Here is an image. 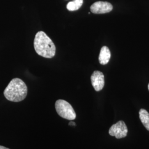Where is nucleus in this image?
Masks as SVG:
<instances>
[{
    "label": "nucleus",
    "mask_w": 149,
    "mask_h": 149,
    "mask_svg": "<svg viewBox=\"0 0 149 149\" xmlns=\"http://www.w3.org/2000/svg\"><path fill=\"white\" fill-rule=\"evenodd\" d=\"M83 4V0H74L69 2L67 5V9L70 11L78 10Z\"/></svg>",
    "instance_id": "nucleus-9"
},
{
    "label": "nucleus",
    "mask_w": 149,
    "mask_h": 149,
    "mask_svg": "<svg viewBox=\"0 0 149 149\" xmlns=\"http://www.w3.org/2000/svg\"><path fill=\"white\" fill-rule=\"evenodd\" d=\"M148 90H149V85H148Z\"/></svg>",
    "instance_id": "nucleus-12"
},
{
    "label": "nucleus",
    "mask_w": 149,
    "mask_h": 149,
    "mask_svg": "<svg viewBox=\"0 0 149 149\" xmlns=\"http://www.w3.org/2000/svg\"><path fill=\"white\" fill-rule=\"evenodd\" d=\"M27 92L26 84L21 79L15 78L11 80L4 91L3 94L8 101L18 102L26 98Z\"/></svg>",
    "instance_id": "nucleus-2"
},
{
    "label": "nucleus",
    "mask_w": 149,
    "mask_h": 149,
    "mask_svg": "<svg viewBox=\"0 0 149 149\" xmlns=\"http://www.w3.org/2000/svg\"><path fill=\"white\" fill-rule=\"evenodd\" d=\"M70 125H75V123L74 122H70L69 123Z\"/></svg>",
    "instance_id": "nucleus-11"
},
{
    "label": "nucleus",
    "mask_w": 149,
    "mask_h": 149,
    "mask_svg": "<svg viewBox=\"0 0 149 149\" xmlns=\"http://www.w3.org/2000/svg\"><path fill=\"white\" fill-rule=\"evenodd\" d=\"M34 47L36 53L45 58H52L56 53V47L53 41L43 31H39L36 34Z\"/></svg>",
    "instance_id": "nucleus-1"
},
{
    "label": "nucleus",
    "mask_w": 149,
    "mask_h": 149,
    "mask_svg": "<svg viewBox=\"0 0 149 149\" xmlns=\"http://www.w3.org/2000/svg\"><path fill=\"white\" fill-rule=\"evenodd\" d=\"M139 117L145 128L149 131V113L148 112L144 109H141L139 111Z\"/></svg>",
    "instance_id": "nucleus-8"
},
{
    "label": "nucleus",
    "mask_w": 149,
    "mask_h": 149,
    "mask_svg": "<svg viewBox=\"0 0 149 149\" xmlns=\"http://www.w3.org/2000/svg\"><path fill=\"white\" fill-rule=\"evenodd\" d=\"M111 136H115L117 139L124 138L128 134V128L124 122L120 120L113 124L109 130Z\"/></svg>",
    "instance_id": "nucleus-4"
},
{
    "label": "nucleus",
    "mask_w": 149,
    "mask_h": 149,
    "mask_svg": "<svg viewBox=\"0 0 149 149\" xmlns=\"http://www.w3.org/2000/svg\"><path fill=\"white\" fill-rule=\"evenodd\" d=\"M91 83L96 91L103 89L104 86V76L103 74L99 71H95L91 77Z\"/></svg>",
    "instance_id": "nucleus-6"
},
{
    "label": "nucleus",
    "mask_w": 149,
    "mask_h": 149,
    "mask_svg": "<svg viewBox=\"0 0 149 149\" xmlns=\"http://www.w3.org/2000/svg\"><path fill=\"white\" fill-rule=\"evenodd\" d=\"M55 109L58 114L64 119L72 120L76 117V114L74 108L69 102L59 100L55 102Z\"/></svg>",
    "instance_id": "nucleus-3"
},
{
    "label": "nucleus",
    "mask_w": 149,
    "mask_h": 149,
    "mask_svg": "<svg viewBox=\"0 0 149 149\" xmlns=\"http://www.w3.org/2000/svg\"><path fill=\"white\" fill-rule=\"evenodd\" d=\"M111 52L106 46H104L101 48L99 55V62L102 65L107 64L111 58Z\"/></svg>",
    "instance_id": "nucleus-7"
},
{
    "label": "nucleus",
    "mask_w": 149,
    "mask_h": 149,
    "mask_svg": "<svg viewBox=\"0 0 149 149\" xmlns=\"http://www.w3.org/2000/svg\"><path fill=\"white\" fill-rule=\"evenodd\" d=\"M91 11L95 14H103L110 12L113 10V6L108 2L98 1L92 5Z\"/></svg>",
    "instance_id": "nucleus-5"
},
{
    "label": "nucleus",
    "mask_w": 149,
    "mask_h": 149,
    "mask_svg": "<svg viewBox=\"0 0 149 149\" xmlns=\"http://www.w3.org/2000/svg\"><path fill=\"white\" fill-rule=\"evenodd\" d=\"M0 149H8V148H6V147H4V146H0Z\"/></svg>",
    "instance_id": "nucleus-10"
}]
</instances>
